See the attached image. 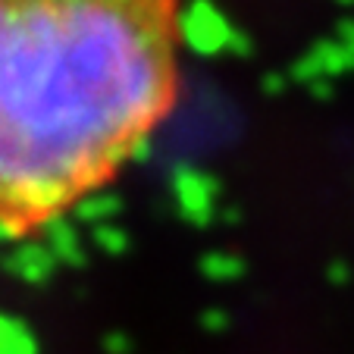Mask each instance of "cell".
Here are the masks:
<instances>
[{
    "label": "cell",
    "mask_w": 354,
    "mask_h": 354,
    "mask_svg": "<svg viewBox=\"0 0 354 354\" xmlns=\"http://www.w3.org/2000/svg\"><path fill=\"white\" fill-rule=\"evenodd\" d=\"M182 0H0V232L120 176L179 97Z\"/></svg>",
    "instance_id": "obj_1"
}]
</instances>
